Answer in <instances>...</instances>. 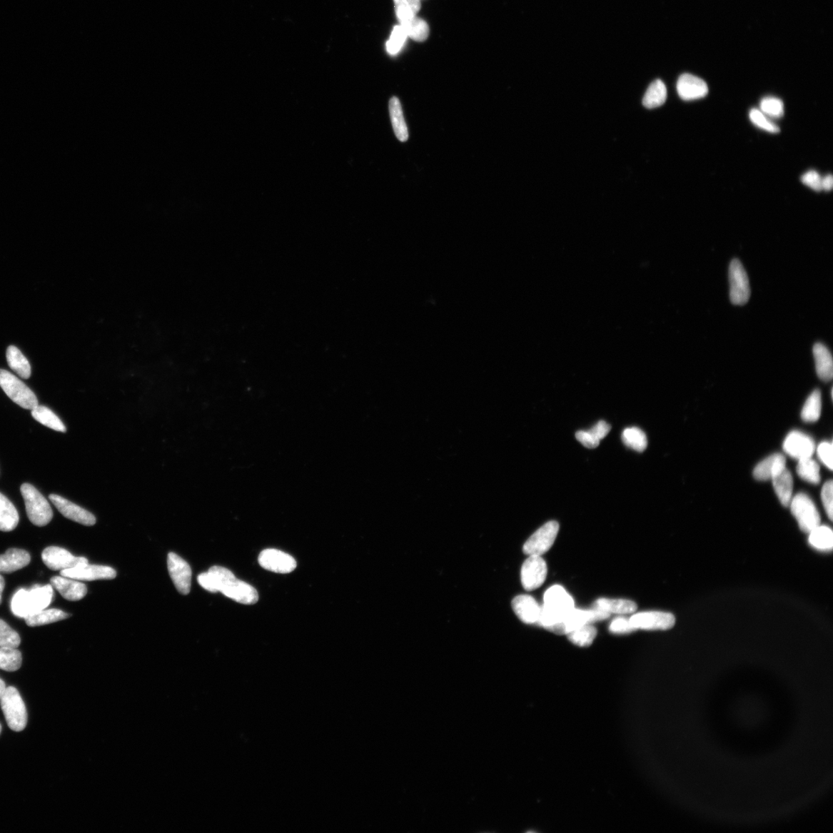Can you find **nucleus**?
<instances>
[{"instance_id": "1", "label": "nucleus", "mask_w": 833, "mask_h": 833, "mask_svg": "<svg viewBox=\"0 0 833 833\" xmlns=\"http://www.w3.org/2000/svg\"><path fill=\"white\" fill-rule=\"evenodd\" d=\"M215 593L221 592L227 598L242 604H254L259 595L252 586L236 578L226 568L215 566L208 571Z\"/></svg>"}, {"instance_id": "2", "label": "nucleus", "mask_w": 833, "mask_h": 833, "mask_svg": "<svg viewBox=\"0 0 833 833\" xmlns=\"http://www.w3.org/2000/svg\"><path fill=\"white\" fill-rule=\"evenodd\" d=\"M575 608L572 596L561 586L556 585L548 589L541 605V613L536 623L543 628L561 622L566 615Z\"/></svg>"}, {"instance_id": "3", "label": "nucleus", "mask_w": 833, "mask_h": 833, "mask_svg": "<svg viewBox=\"0 0 833 833\" xmlns=\"http://www.w3.org/2000/svg\"><path fill=\"white\" fill-rule=\"evenodd\" d=\"M53 596L51 585H35L30 591L19 590L13 596L11 610L16 617L26 619L48 607Z\"/></svg>"}, {"instance_id": "4", "label": "nucleus", "mask_w": 833, "mask_h": 833, "mask_svg": "<svg viewBox=\"0 0 833 833\" xmlns=\"http://www.w3.org/2000/svg\"><path fill=\"white\" fill-rule=\"evenodd\" d=\"M24 499L26 514L36 526H45L53 518V510L47 500L34 486L24 484L21 488Z\"/></svg>"}, {"instance_id": "5", "label": "nucleus", "mask_w": 833, "mask_h": 833, "mask_svg": "<svg viewBox=\"0 0 833 833\" xmlns=\"http://www.w3.org/2000/svg\"><path fill=\"white\" fill-rule=\"evenodd\" d=\"M0 705L9 728L14 732L24 730L27 725V712L18 690L14 687L6 688L4 696L0 700Z\"/></svg>"}, {"instance_id": "6", "label": "nucleus", "mask_w": 833, "mask_h": 833, "mask_svg": "<svg viewBox=\"0 0 833 833\" xmlns=\"http://www.w3.org/2000/svg\"><path fill=\"white\" fill-rule=\"evenodd\" d=\"M0 387L9 399L23 409L33 410L39 405L31 389L8 371L0 370Z\"/></svg>"}, {"instance_id": "7", "label": "nucleus", "mask_w": 833, "mask_h": 833, "mask_svg": "<svg viewBox=\"0 0 833 833\" xmlns=\"http://www.w3.org/2000/svg\"><path fill=\"white\" fill-rule=\"evenodd\" d=\"M610 616L609 613L599 609L593 608V610H584L573 608L566 615L561 622L545 629L557 634V635H566L568 633L583 626L584 624L608 619Z\"/></svg>"}, {"instance_id": "8", "label": "nucleus", "mask_w": 833, "mask_h": 833, "mask_svg": "<svg viewBox=\"0 0 833 833\" xmlns=\"http://www.w3.org/2000/svg\"><path fill=\"white\" fill-rule=\"evenodd\" d=\"M792 515L798 521L802 532L809 533L812 529L820 525L819 511L812 500L804 494H798L791 500L789 504Z\"/></svg>"}, {"instance_id": "9", "label": "nucleus", "mask_w": 833, "mask_h": 833, "mask_svg": "<svg viewBox=\"0 0 833 833\" xmlns=\"http://www.w3.org/2000/svg\"><path fill=\"white\" fill-rule=\"evenodd\" d=\"M560 525L556 521H551L529 537L523 546V553L528 556H543L556 541Z\"/></svg>"}, {"instance_id": "10", "label": "nucleus", "mask_w": 833, "mask_h": 833, "mask_svg": "<svg viewBox=\"0 0 833 833\" xmlns=\"http://www.w3.org/2000/svg\"><path fill=\"white\" fill-rule=\"evenodd\" d=\"M729 282H730V299L734 305L742 306L750 300L751 290L742 262L735 259L729 267Z\"/></svg>"}, {"instance_id": "11", "label": "nucleus", "mask_w": 833, "mask_h": 833, "mask_svg": "<svg viewBox=\"0 0 833 833\" xmlns=\"http://www.w3.org/2000/svg\"><path fill=\"white\" fill-rule=\"evenodd\" d=\"M547 564L541 556H529L521 569V582L527 591H533L544 583Z\"/></svg>"}, {"instance_id": "12", "label": "nucleus", "mask_w": 833, "mask_h": 833, "mask_svg": "<svg viewBox=\"0 0 833 833\" xmlns=\"http://www.w3.org/2000/svg\"><path fill=\"white\" fill-rule=\"evenodd\" d=\"M630 621L637 630H667L675 626L676 620L670 613L648 611L633 615Z\"/></svg>"}, {"instance_id": "13", "label": "nucleus", "mask_w": 833, "mask_h": 833, "mask_svg": "<svg viewBox=\"0 0 833 833\" xmlns=\"http://www.w3.org/2000/svg\"><path fill=\"white\" fill-rule=\"evenodd\" d=\"M44 564L52 571L71 569L81 564L88 563L85 557H76L68 551L58 546H50L42 553Z\"/></svg>"}, {"instance_id": "14", "label": "nucleus", "mask_w": 833, "mask_h": 833, "mask_svg": "<svg viewBox=\"0 0 833 833\" xmlns=\"http://www.w3.org/2000/svg\"><path fill=\"white\" fill-rule=\"evenodd\" d=\"M168 570L177 591L188 595L191 591L192 569L190 566L175 553L168 556Z\"/></svg>"}, {"instance_id": "15", "label": "nucleus", "mask_w": 833, "mask_h": 833, "mask_svg": "<svg viewBox=\"0 0 833 833\" xmlns=\"http://www.w3.org/2000/svg\"><path fill=\"white\" fill-rule=\"evenodd\" d=\"M63 576L76 581H93L98 580L115 579L117 573L113 568L106 566L81 564L71 569L61 571Z\"/></svg>"}, {"instance_id": "16", "label": "nucleus", "mask_w": 833, "mask_h": 833, "mask_svg": "<svg viewBox=\"0 0 833 833\" xmlns=\"http://www.w3.org/2000/svg\"><path fill=\"white\" fill-rule=\"evenodd\" d=\"M789 456L798 460L811 458L815 451V441L808 434L799 431H791L783 443Z\"/></svg>"}, {"instance_id": "17", "label": "nucleus", "mask_w": 833, "mask_h": 833, "mask_svg": "<svg viewBox=\"0 0 833 833\" xmlns=\"http://www.w3.org/2000/svg\"><path fill=\"white\" fill-rule=\"evenodd\" d=\"M259 563L265 570L277 573H291L297 566L295 558L273 548L263 551L259 556Z\"/></svg>"}, {"instance_id": "18", "label": "nucleus", "mask_w": 833, "mask_h": 833, "mask_svg": "<svg viewBox=\"0 0 833 833\" xmlns=\"http://www.w3.org/2000/svg\"><path fill=\"white\" fill-rule=\"evenodd\" d=\"M51 503L66 518L83 526H91L96 523V518L88 511L76 505L60 496L51 494Z\"/></svg>"}, {"instance_id": "19", "label": "nucleus", "mask_w": 833, "mask_h": 833, "mask_svg": "<svg viewBox=\"0 0 833 833\" xmlns=\"http://www.w3.org/2000/svg\"><path fill=\"white\" fill-rule=\"evenodd\" d=\"M677 91L681 99L694 101L705 98L708 93V87L702 79L693 74L684 73L678 81Z\"/></svg>"}, {"instance_id": "20", "label": "nucleus", "mask_w": 833, "mask_h": 833, "mask_svg": "<svg viewBox=\"0 0 833 833\" xmlns=\"http://www.w3.org/2000/svg\"><path fill=\"white\" fill-rule=\"evenodd\" d=\"M51 583L64 599L70 601H81L88 593L86 585L68 577L53 576Z\"/></svg>"}, {"instance_id": "21", "label": "nucleus", "mask_w": 833, "mask_h": 833, "mask_svg": "<svg viewBox=\"0 0 833 833\" xmlns=\"http://www.w3.org/2000/svg\"><path fill=\"white\" fill-rule=\"evenodd\" d=\"M513 609L519 620L526 624H536L541 605L538 604L533 596L529 595H519L514 598L512 603Z\"/></svg>"}, {"instance_id": "22", "label": "nucleus", "mask_w": 833, "mask_h": 833, "mask_svg": "<svg viewBox=\"0 0 833 833\" xmlns=\"http://www.w3.org/2000/svg\"><path fill=\"white\" fill-rule=\"evenodd\" d=\"M785 466V457L780 453H775L760 461L755 468L753 475L758 480L771 479L787 469Z\"/></svg>"}, {"instance_id": "23", "label": "nucleus", "mask_w": 833, "mask_h": 833, "mask_svg": "<svg viewBox=\"0 0 833 833\" xmlns=\"http://www.w3.org/2000/svg\"><path fill=\"white\" fill-rule=\"evenodd\" d=\"M31 557L29 553L21 548H9L0 555V573H11L29 565Z\"/></svg>"}, {"instance_id": "24", "label": "nucleus", "mask_w": 833, "mask_h": 833, "mask_svg": "<svg viewBox=\"0 0 833 833\" xmlns=\"http://www.w3.org/2000/svg\"><path fill=\"white\" fill-rule=\"evenodd\" d=\"M817 372L821 380L829 382L833 376L832 357L829 349L824 344L817 343L813 347Z\"/></svg>"}, {"instance_id": "25", "label": "nucleus", "mask_w": 833, "mask_h": 833, "mask_svg": "<svg viewBox=\"0 0 833 833\" xmlns=\"http://www.w3.org/2000/svg\"><path fill=\"white\" fill-rule=\"evenodd\" d=\"M611 430V426L605 421H600L588 431H579L576 433V438L583 446L588 449H595L599 446L601 440L603 439Z\"/></svg>"}, {"instance_id": "26", "label": "nucleus", "mask_w": 833, "mask_h": 833, "mask_svg": "<svg viewBox=\"0 0 833 833\" xmlns=\"http://www.w3.org/2000/svg\"><path fill=\"white\" fill-rule=\"evenodd\" d=\"M772 484L776 495H777L782 506L787 507L791 503L793 491V478L792 473L785 469L780 474L774 476Z\"/></svg>"}, {"instance_id": "27", "label": "nucleus", "mask_w": 833, "mask_h": 833, "mask_svg": "<svg viewBox=\"0 0 833 833\" xmlns=\"http://www.w3.org/2000/svg\"><path fill=\"white\" fill-rule=\"evenodd\" d=\"M20 521L16 509L5 496L0 494V531L11 532Z\"/></svg>"}, {"instance_id": "28", "label": "nucleus", "mask_w": 833, "mask_h": 833, "mask_svg": "<svg viewBox=\"0 0 833 833\" xmlns=\"http://www.w3.org/2000/svg\"><path fill=\"white\" fill-rule=\"evenodd\" d=\"M594 609L616 614H630L636 612L638 605L629 600H613L601 598L593 604Z\"/></svg>"}, {"instance_id": "29", "label": "nucleus", "mask_w": 833, "mask_h": 833, "mask_svg": "<svg viewBox=\"0 0 833 833\" xmlns=\"http://www.w3.org/2000/svg\"><path fill=\"white\" fill-rule=\"evenodd\" d=\"M389 110L394 134L400 141L405 142L409 139V131L399 98L394 97L391 99Z\"/></svg>"}, {"instance_id": "30", "label": "nucleus", "mask_w": 833, "mask_h": 833, "mask_svg": "<svg viewBox=\"0 0 833 833\" xmlns=\"http://www.w3.org/2000/svg\"><path fill=\"white\" fill-rule=\"evenodd\" d=\"M6 359L9 367L24 379H28L31 377V364L17 347L9 346L7 348Z\"/></svg>"}, {"instance_id": "31", "label": "nucleus", "mask_w": 833, "mask_h": 833, "mask_svg": "<svg viewBox=\"0 0 833 833\" xmlns=\"http://www.w3.org/2000/svg\"><path fill=\"white\" fill-rule=\"evenodd\" d=\"M407 36L416 42H423L428 39L429 26L423 19L416 16L400 22Z\"/></svg>"}, {"instance_id": "32", "label": "nucleus", "mask_w": 833, "mask_h": 833, "mask_svg": "<svg viewBox=\"0 0 833 833\" xmlns=\"http://www.w3.org/2000/svg\"><path fill=\"white\" fill-rule=\"evenodd\" d=\"M809 543L817 551H831L833 546L832 530L827 526L819 525L809 533Z\"/></svg>"}, {"instance_id": "33", "label": "nucleus", "mask_w": 833, "mask_h": 833, "mask_svg": "<svg viewBox=\"0 0 833 833\" xmlns=\"http://www.w3.org/2000/svg\"><path fill=\"white\" fill-rule=\"evenodd\" d=\"M667 88L661 80L653 82L648 88L643 99V106L648 109L660 107L667 100Z\"/></svg>"}, {"instance_id": "34", "label": "nucleus", "mask_w": 833, "mask_h": 833, "mask_svg": "<svg viewBox=\"0 0 833 833\" xmlns=\"http://www.w3.org/2000/svg\"><path fill=\"white\" fill-rule=\"evenodd\" d=\"M33 418L47 428L60 432H66L65 425L51 409L45 406L37 405L31 410Z\"/></svg>"}, {"instance_id": "35", "label": "nucleus", "mask_w": 833, "mask_h": 833, "mask_svg": "<svg viewBox=\"0 0 833 833\" xmlns=\"http://www.w3.org/2000/svg\"><path fill=\"white\" fill-rule=\"evenodd\" d=\"M70 615L61 610H43L25 619L28 626L40 627L69 618Z\"/></svg>"}, {"instance_id": "36", "label": "nucleus", "mask_w": 833, "mask_h": 833, "mask_svg": "<svg viewBox=\"0 0 833 833\" xmlns=\"http://www.w3.org/2000/svg\"><path fill=\"white\" fill-rule=\"evenodd\" d=\"M598 635V630L591 623L584 624L566 634L567 638L573 645L581 648H588Z\"/></svg>"}, {"instance_id": "37", "label": "nucleus", "mask_w": 833, "mask_h": 833, "mask_svg": "<svg viewBox=\"0 0 833 833\" xmlns=\"http://www.w3.org/2000/svg\"><path fill=\"white\" fill-rule=\"evenodd\" d=\"M622 440L625 446L638 452H643L648 447L646 434L637 427L625 429L622 433Z\"/></svg>"}, {"instance_id": "38", "label": "nucleus", "mask_w": 833, "mask_h": 833, "mask_svg": "<svg viewBox=\"0 0 833 833\" xmlns=\"http://www.w3.org/2000/svg\"><path fill=\"white\" fill-rule=\"evenodd\" d=\"M822 410V396L819 390L814 391L804 403L801 416L803 421L814 422L819 419Z\"/></svg>"}, {"instance_id": "39", "label": "nucleus", "mask_w": 833, "mask_h": 833, "mask_svg": "<svg viewBox=\"0 0 833 833\" xmlns=\"http://www.w3.org/2000/svg\"><path fill=\"white\" fill-rule=\"evenodd\" d=\"M22 655L16 648L0 647V669L16 671L22 665Z\"/></svg>"}, {"instance_id": "40", "label": "nucleus", "mask_w": 833, "mask_h": 833, "mask_svg": "<svg viewBox=\"0 0 833 833\" xmlns=\"http://www.w3.org/2000/svg\"><path fill=\"white\" fill-rule=\"evenodd\" d=\"M797 471L802 479L812 484H819V466L818 463L811 458L799 460Z\"/></svg>"}, {"instance_id": "41", "label": "nucleus", "mask_w": 833, "mask_h": 833, "mask_svg": "<svg viewBox=\"0 0 833 833\" xmlns=\"http://www.w3.org/2000/svg\"><path fill=\"white\" fill-rule=\"evenodd\" d=\"M395 13L399 23L416 16L421 9V0H394Z\"/></svg>"}, {"instance_id": "42", "label": "nucleus", "mask_w": 833, "mask_h": 833, "mask_svg": "<svg viewBox=\"0 0 833 833\" xmlns=\"http://www.w3.org/2000/svg\"><path fill=\"white\" fill-rule=\"evenodd\" d=\"M21 640L18 633L0 619V647L17 648Z\"/></svg>"}, {"instance_id": "43", "label": "nucleus", "mask_w": 833, "mask_h": 833, "mask_svg": "<svg viewBox=\"0 0 833 833\" xmlns=\"http://www.w3.org/2000/svg\"><path fill=\"white\" fill-rule=\"evenodd\" d=\"M761 111L767 117L780 118L784 116V103L777 98L766 97L760 103Z\"/></svg>"}, {"instance_id": "44", "label": "nucleus", "mask_w": 833, "mask_h": 833, "mask_svg": "<svg viewBox=\"0 0 833 833\" xmlns=\"http://www.w3.org/2000/svg\"><path fill=\"white\" fill-rule=\"evenodd\" d=\"M408 39L403 27L397 25L394 27L389 41L387 42V51L391 55H396L402 50L404 43Z\"/></svg>"}, {"instance_id": "45", "label": "nucleus", "mask_w": 833, "mask_h": 833, "mask_svg": "<svg viewBox=\"0 0 833 833\" xmlns=\"http://www.w3.org/2000/svg\"><path fill=\"white\" fill-rule=\"evenodd\" d=\"M750 118L753 124L770 133L777 134L780 132L779 126L774 124L764 113L758 109H752L750 112Z\"/></svg>"}, {"instance_id": "46", "label": "nucleus", "mask_w": 833, "mask_h": 833, "mask_svg": "<svg viewBox=\"0 0 833 833\" xmlns=\"http://www.w3.org/2000/svg\"><path fill=\"white\" fill-rule=\"evenodd\" d=\"M822 500L823 506L830 520L833 518V485L832 481L826 482L822 489Z\"/></svg>"}, {"instance_id": "47", "label": "nucleus", "mask_w": 833, "mask_h": 833, "mask_svg": "<svg viewBox=\"0 0 833 833\" xmlns=\"http://www.w3.org/2000/svg\"><path fill=\"white\" fill-rule=\"evenodd\" d=\"M609 630L614 634H623L630 633L638 630L633 626L630 619L618 618L611 622Z\"/></svg>"}, {"instance_id": "48", "label": "nucleus", "mask_w": 833, "mask_h": 833, "mask_svg": "<svg viewBox=\"0 0 833 833\" xmlns=\"http://www.w3.org/2000/svg\"><path fill=\"white\" fill-rule=\"evenodd\" d=\"M801 181L804 185L811 188L812 190L820 192L822 190V178L816 171H809L803 175Z\"/></svg>"}, {"instance_id": "49", "label": "nucleus", "mask_w": 833, "mask_h": 833, "mask_svg": "<svg viewBox=\"0 0 833 833\" xmlns=\"http://www.w3.org/2000/svg\"><path fill=\"white\" fill-rule=\"evenodd\" d=\"M832 444L828 441L822 442L817 449L820 460L830 470L832 469Z\"/></svg>"}, {"instance_id": "50", "label": "nucleus", "mask_w": 833, "mask_h": 833, "mask_svg": "<svg viewBox=\"0 0 833 833\" xmlns=\"http://www.w3.org/2000/svg\"><path fill=\"white\" fill-rule=\"evenodd\" d=\"M822 190L829 192L833 187V178L832 175H828L824 178H822Z\"/></svg>"}, {"instance_id": "51", "label": "nucleus", "mask_w": 833, "mask_h": 833, "mask_svg": "<svg viewBox=\"0 0 833 833\" xmlns=\"http://www.w3.org/2000/svg\"><path fill=\"white\" fill-rule=\"evenodd\" d=\"M4 588H5V581L4 579V577L1 575H0V604H1V602H2V594L4 592Z\"/></svg>"}, {"instance_id": "52", "label": "nucleus", "mask_w": 833, "mask_h": 833, "mask_svg": "<svg viewBox=\"0 0 833 833\" xmlns=\"http://www.w3.org/2000/svg\"><path fill=\"white\" fill-rule=\"evenodd\" d=\"M6 689V686L4 683V681L0 679V700H1L2 697L4 696Z\"/></svg>"}, {"instance_id": "53", "label": "nucleus", "mask_w": 833, "mask_h": 833, "mask_svg": "<svg viewBox=\"0 0 833 833\" xmlns=\"http://www.w3.org/2000/svg\"><path fill=\"white\" fill-rule=\"evenodd\" d=\"M1 731H2V727H1V725H0V733H1Z\"/></svg>"}]
</instances>
